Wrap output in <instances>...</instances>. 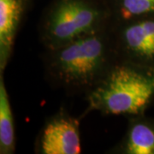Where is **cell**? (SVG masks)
<instances>
[{
  "label": "cell",
  "instance_id": "obj_7",
  "mask_svg": "<svg viewBox=\"0 0 154 154\" xmlns=\"http://www.w3.org/2000/svg\"><path fill=\"white\" fill-rule=\"evenodd\" d=\"M110 154H154V117L146 114L128 117L126 132L109 149Z\"/></svg>",
  "mask_w": 154,
  "mask_h": 154
},
{
  "label": "cell",
  "instance_id": "obj_1",
  "mask_svg": "<svg viewBox=\"0 0 154 154\" xmlns=\"http://www.w3.org/2000/svg\"><path fill=\"white\" fill-rule=\"evenodd\" d=\"M45 80L70 95L88 94L118 60L111 26L41 54Z\"/></svg>",
  "mask_w": 154,
  "mask_h": 154
},
{
  "label": "cell",
  "instance_id": "obj_10",
  "mask_svg": "<svg viewBox=\"0 0 154 154\" xmlns=\"http://www.w3.org/2000/svg\"><path fill=\"white\" fill-rule=\"evenodd\" d=\"M106 2H107V1H106Z\"/></svg>",
  "mask_w": 154,
  "mask_h": 154
},
{
  "label": "cell",
  "instance_id": "obj_3",
  "mask_svg": "<svg viewBox=\"0 0 154 154\" xmlns=\"http://www.w3.org/2000/svg\"><path fill=\"white\" fill-rule=\"evenodd\" d=\"M111 25L106 0H51L38 22V38L51 49Z\"/></svg>",
  "mask_w": 154,
  "mask_h": 154
},
{
  "label": "cell",
  "instance_id": "obj_6",
  "mask_svg": "<svg viewBox=\"0 0 154 154\" xmlns=\"http://www.w3.org/2000/svg\"><path fill=\"white\" fill-rule=\"evenodd\" d=\"M33 0H0V73L13 54L17 33Z\"/></svg>",
  "mask_w": 154,
  "mask_h": 154
},
{
  "label": "cell",
  "instance_id": "obj_9",
  "mask_svg": "<svg viewBox=\"0 0 154 154\" xmlns=\"http://www.w3.org/2000/svg\"><path fill=\"white\" fill-rule=\"evenodd\" d=\"M112 24L154 16V0H106Z\"/></svg>",
  "mask_w": 154,
  "mask_h": 154
},
{
  "label": "cell",
  "instance_id": "obj_5",
  "mask_svg": "<svg viewBox=\"0 0 154 154\" xmlns=\"http://www.w3.org/2000/svg\"><path fill=\"white\" fill-rule=\"evenodd\" d=\"M81 118L61 108L45 121L34 142L36 154H80Z\"/></svg>",
  "mask_w": 154,
  "mask_h": 154
},
{
  "label": "cell",
  "instance_id": "obj_4",
  "mask_svg": "<svg viewBox=\"0 0 154 154\" xmlns=\"http://www.w3.org/2000/svg\"><path fill=\"white\" fill-rule=\"evenodd\" d=\"M119 60L154 69V16L112 24Z\"/></svg>",
  "mask_w": 154,
  "mask_h": 154
},
{
  "label": "cell",
  "instance_id": "obj_2",
  "mask_svg": "<svg viewBox=\"0 0 154 154\" xmlns=\"http://www.w3.org/2000/svg\"><path fill=\"white\" fill-rule=\"evenodd\" d=\"M85 98L88 106L81 119L92 111L127 117L146 114L154 102V69L118 59Z\"/></svg>",
  "mask_w": 154,
  "mask_h": 154
},
{
  "label": "cell",
  "instance_id": "obj_8",
  "mask_svg": "<svg viewBox=\"0 0 154 154\" xmlns=\"http://www.w3.org/2000/svg\"><path fill=\"white\" fill-rule=\"evenodd\" d=\"M16 152L14 115L4 73H0V154Z\"/></svg>",
  "mask_w": 154,
  "mask_h": 154
}]
</instances>
